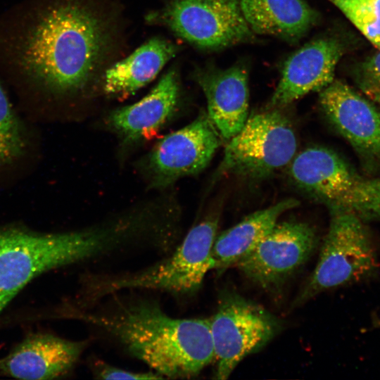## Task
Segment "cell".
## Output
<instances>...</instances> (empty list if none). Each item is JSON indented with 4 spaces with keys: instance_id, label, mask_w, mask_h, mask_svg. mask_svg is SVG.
Listing matches in <instances>:
<instances>
[{
    "instance_id": "obj_12",
    "label": "cell",
    "mask_w": 380,
    "mask_h": 380,
    "mask_svg": "<svg viewBox=\"0 0 380 380\" xmlns=\"http://www.w3.org/2000/svg\"><path fill=\"white\" fill-rule=\"evenodd\" d=\"M220 137L205 114L165 136L156 145L148 159L153 183L156 186H165L182 177L203 170L220 146Z\"/></svg>"
},
{
    "instance_id": "obj_18",
    "label": "cell",
    "mask_w": 380,
    "mask_h": 380,
    "mask_svg": "<svg viewBox=\"0 0 380 380\" xmlns=\"http://www.w3.org/2000/svg\"><path fill=\"white\" fill-rule=\"evenodd\" d=\"M293 198L255 212L215 238L212 250L213 269L222 272L251 253L277 224L279 216L298 206Z\"/></svg>"
},
{
    "instance_id": "obj_11",
    "label": "cell",
    "mask_w": 380,
    "mask_h": 380,
    "mask_svg": "<svg viewBox=\"0 0 380 380\" xmlns=\"http://www.w3.org/2000/svg\"><path fill=\"white\" fill-rule=\"evenodd\" d=\"M317 244L315 231L308 224L277 223L236 265L247 278L263 288L275 286L308 260Z\"/></svg>"
},
{
    "instance_id": "obj_3",
    "label": "cell",
    "mask_w": 380,
    "mask_h": 380,
    "mask_svg": "<svg viewBox=\"0 0 380 380\" xmlns=\"http://www.w3.org/2000/svg\"><path fill=\"white\" fill-rule=\"evenodd\" d=\"M123 243L122 229L115 222L57 234L0 228V312L37 275L108 256L120 251Z\"/></svg>"
},
{
    "instance_id": "obj_2",
    "label": "cell",
    "mask_w": 380,
    "mask_h": 380,
    "mask_svg": "<svg viewBox=\"0 0 380 380\" xmlns=\"http://www.w3.org/2000/svg\"><path fill=\"white\" fill-rule=\"evenodd\" d=\"M101 19L73 0L46 10L26 36L20 53L25 72L55 94L84 87L96 70L107 44Z\"/></svg>"
},
{
    "instance_id": "obj_4",
    "label": "cell",
    "mask_w": 380,
    "mask_h": 380,
    "mask_svg": "<svg viewBox=\"0 0 380 380\" xmlns=\"http://www.w3.org/2000/svg\"><path fill=\"white\" fill-rule=\"evenodd\" d=\"M217 225L215 217L196 224L169 256L151 267L130 273L89 276L82 291L84 303H94L122 290H157L176 296L195 293L213 270Z\"/></svg>"
},
{
    "instance_id": "obj_7",
    "label": "cell",
    "mask_w": 380,
    "mask_h": 380,
    "mask_svg": "<svg viewBox=\"0 0 380 380\" xmlns=\"http://www.w3.org/2000/svg\"><path fill=\"white\" fill-rule=\"evenodd\" d=\"M209 319L216 379H227L241 360L265 346L281 328L277 317L263 307L232 292L221 296Z\"/></svg>"
},
{
    "instance_id": "obj_8",
    "label": "cell",
    "mask_w": 380,
    "mask_h": 380,
    "mask_svg": "<svg viewBox=\"0 0 380 380\" xmlns=\"http://www.w3.org/2000/svg\"><path fill=\"white\" fill-rule=\"evenodd\" d=\"M297 140L289 120L277 110L248 118L230 139L221 165L222 171L263 177L289 164Z\"/></svg>"
},
{
    "instance_id": "obj_15",
    "label": "cell",
    "mask_w": 380,
    "mask_h": 380,
    "mask_svg": "<svg viewBox=\"0 0 380 380\" xmlns=\"http://www.w3.org/2000/svg\"><path fill=\"white\" fill-rule=\"evenodd\" d=\"M197 81L205 96L208 117L221 137L230 139L243 127L248 115V73L242 64L227 69L200 71Z\"/></svg>"
},
{
    "instance_id": "obj_5",
    "label": "cell",
    "mask_w": 380,
    "mask_h": 380,
    "mask_svg": "<svg viewBox=\"0 0 380 380\" xmlns=\"http://www.w3.org/2000/svg\"><path fill=\"white\" fill-rule=\"evenodd\" d=\"M290 163L295 184L329 211L352 213L367 223L380 221V177L362 175L336 152L322 146L301 151Z\"/></svg>"
},
{
    "instance_id": "obj_1",
    "label": "cell",
    "mask_w": 380,
    "mask_h": 380,
    "mask_svg": "<svg viewBox=\"0 0 380 380\" xmlns=\"http://www.w3.org/2000/svg\"><path fill=\"white\" fill-rule=\"evenodd\" d=\"M114 301L96 311L80 310L77 317L163 378L194 377L215 360L209 319L172 317L145 298Z\"/></svg>"
},
{
    "instance_id": "obj_23",
    "label": "cell",
    "mask_w": 380,
    "mask_h": 380,
    "mask_svg": "<svg viewBox=\"0 0 380 380\" xmlns=\"http://www.w3.org/2000/svg\"><path fill=\"white\" fill-rule=\"evenodd\" d=\"M96 378L102 379H160L163 377L156 372H133L103 362H95Z\"/></svg>"
},
{
    "instance_id": "obj_22",
    "label": "cell",
    "mask_w": 380,
    "mask_h": 380,
    "mask_svg": "<svg viewBox=\"0 0 380 380\" xmlns=\"http://www.w3.org/2000/svg\"><path fill=\"white\" fill-rule=\"evenodd\" d=\"M353 75L363 96L380 107V51L360 62Z\"/></svg>"
},
{
    "instance_id": "obj_13",
    "label": "cell",
    "mask_w": 380,
    "mask_h": 380,
    "mask_svg": "<svg viewBox=\"0 0 380 380\" xmlns=\"http://www.w3.org/2000/svg\"><path fill=\"white\" fill-rule=\"evenodd\" d=\"M346 51L336 35L324 34L308 42L284 61L270 107L286 106L311 91H320L334 80L338 63Z\"/></svg>"
},
{
    "instance_id": "obj_19",
    "label": "cell",
    "mask_w": 380,
    "mask_h": 380,
    "mask_svg": "<svg viewBox=\"0 0 380 380\" xmlns=\"http://www.w3.org/2000/svg\"><path fill=\"white\" fill-rule=\"evenodd\" d=\"M177 51V46L167 40L160 37L149 39L106 70L105 92L121 96L134 94L156 77Z\"/></svg>"
},
{
    "instance_id": "obj_16",
    "label": "cell",
    "mask_w": 380,
    "mask_h": 380,
    "mask_svg": "<svg viewBox=\"0 0 380 380\" xmlns=\"http://www.w3.org/2000/svg\"><path fill=\"white\" fill-rule=\"evenodd\" d=\"M179 86L175 71L166 72L140 101L113 111L108 122L125 142H134L158 131L172 115Z\"/></svg>"
},
{
    "instance_id": "obj_14",
    "label": "cell",
    "mask_w": 380,
    "mask_h": 380,
    "mask_svg": "<svg viewBox=\"0 0 380 380\" xmlns=\"http://www.w3.org/2000/svg\"><path fill=\"white\" fill-rule=\"evenodd\" d=\"M87 344L51 334L32 335L0 358V374L23 379L58 377L73 367Z\"/></svg>"
},
{
    "instance_id": "obj_17",
    "label": "cell",
    "mask_w": 380,
    "mask_h": 380,
    "mask_svg": "<svg viewBox=\"0 0 380 380\" xmlns=\"http://www.w3.org/2000/svg\"><path fill=\"white\" fill-rule=\"evenodd\" d=\"M253 33L288 43L300 41L319 20V14L303 0H239Z\"/></svg>"
},
{
    "instance_id": "obj_21",
    "label": "cell",
    "mask_w": 380,
    "mask_h": 380,
    "mask_svg": "<svg viewBox=\"0 0 380 380\" xmlns=\"http://www.w3.org/2000/svg\"><path fill=\"white\" fill-rule=\"evenodd\" d=\"M380 51V0H328Z\"/></svg>"
},
{
    "instance_id": "obj_10",
    "label": "cell",
    "mask_w": 380,
    "mask_h": 380,
    "mask_svg": "<svg viewBox=\"0 0 380 380\" xmlns=\"http://www.w3.org/2000/svg\"><path fill=\"white\" fill-rule=\"evenodd\" d=\"M322 110L331 125L350 144L364 169H380V112L346 83L334 80L319 91Z\"/></svg>"
},
{
    "instance_id": "obj_20",
    "label": "cell",
    "mask_w": 380,
    "mask_h": 380,
    "mask_svg": "<svg viewBox=\"0 0 380 380\" xmlns=\"http://www.w3.org/2000/svg\"><path fill=\"white\" fill-rule=\"evenodd\" d=\"M25 148L23 125L0 83V167L19 158Z\"/></svg>"
},
{
    "instance_id": "obj_6",
    "label": "cell",
    "mask_w": 380,
    "mask_h": 380,
    "mask_svg": "<svg viewBox=\"0 0 380 380\" xmlns=\"http://www.w3.org/2000/svg\"><path fill=\"white\" fill-rule=\"evenodd\" d=\"M330 214L317 264L297 303L324 291L365 281L378 272L377 251L367 222L346 212Z\"/></svg>"
},
{
    "instance_id": "obj_9",
    "label": "cell",
    "mask_w": 380,
    "mask_h": 380,
    "mask_svg": "<svg viewBox=\"0 0 380 380\" xmlns=\"http://www.w3.org/2000/svg\"><path fill=\"white\" fill-rule=\"evenodd\" d=\"M160 19L193 45L220 50L252 39L239 0H170Z\"/></svg>"
}]
</instances>
